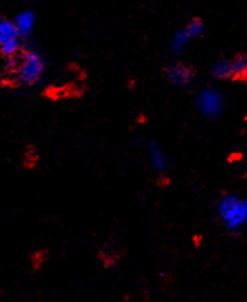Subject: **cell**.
I'll use <instances>...</instances> for the list:
<instances>
[{
    "label": "cell",
    "instance_id": "obj_1",
    "mask_svg": "<svg viewBox=\"0 0 247 302\" xmlns=\"http://www.w3.org/2000/svg\"><path fill=\"white\" fill-rule=\"evenodd\" d=\"M217 215L229 231H238L247 224V199L237 195L224 196L217 204Z\"/></svg>",
    "mask_w": 247,
    "mask_h": 302
},
{
    "label": "cell",
    "instance_id": "obj_2",
    "mask_svg": "<svg viewBox=\"0 0 247 302\" xmlns=\"http://www.w3.org/2000/svg\"><path fill=\"white\" fill-rule=\"evenodd\" d=\"M223 96L215 88H206L197 97V107L207 118H216L223 110Z\"/></svg>",
    "mask_w": 247,
    "mask_h": 302
},
{
    "label": "cell",
    "instance_id": "obj_3",
    "mask_svg": "<svg viewBox=\"0 0 247 302\" xmlns=\"http://www.w3.org/2000/svg\"><path fill=\"white\" fill-rule=\"evenodd\" d=\"M43 60L35 53H27L19 68V78L24 83H34L43 74Z\"/></svg>",
    "mask_w": 247,
    "mask_h": 302
},
{
    "label": "cell",
    "instance_id": "obj_4",
    "mask_svg": "<svg viewBox=\"0 0 247 302\" xmlns=\"http://www.w3.org/2000/svg\"><path fill=\"white\" fill-rule=\"evenodd\" d=\"M148 157L152 168L157 172H165L169 167L168 156L157 143H151L148 146Z\"/></svg>",
    "mask_w": 247,
    "mask_h": 302
},
{
    "label": "cell",
    "instance_id": "obj_5",
    "mask_svg": "<svg viewBox=\"0 0 247 302\" xmlns=\"http://www.w3.org/2000/svg\"><path fill=\"white\" fill-rule=\"evenodd\" d=\"M167 77L169 82H172L173 84L185 85L190 83L191 78H192V73H191V71L187 66L182 64H174L168 68Z\"/></svg>",
    "mask_w": 247,
    "mask_h": 302
},
{
    "label": "cell",
    "instance_id": "obj_6",
    "mask_svg": "<svg viewBox=\"0 0 247 302\" xmlns=\"http://www.w3.org/2000/svg\"><path fill=\"white\" fill-rule=\"evenodd\" d=\"M19 33L15 24L9 20H0V45L7 41L18 39Z\"/></svg>",
    "mask_w": 247,
    "mask_h": 302
},
{
    "label": "cell",
    "instance_id": "obj_7",
    "mask_svg": "<svg viewBox=\"0 0 247 302\" xmlns=\"http://www.w3.org/2000/svg\"><path fill=\"white\" fill-rule=\"evenodd\" d=\"M15 27L19 34H28L34 26V15L30 12L20 13L15 19Z\"/></svg>",
    "mask_w": 247,
    "mask_h": 302
},
{
    "label": "cell",
    "instance_id": "obj_8",
    "mask_svg": "<svg viewBox=\"0 0 247 302\" xmlns=\"http://www.w3.org/2000/svg\"><path fill=\"white\" fill-rule=\"evenodd\" d=\"M191 38L192 37H191L190 33L187 32V29H186V28L185 29L179 30V32L174 35L173 39H172V41H171L172 51L176 52V53H179L181 51H183V49H185V47L187 45L188 41H190Z\"/></svg>",
    "mask_w": 247,
    "mask_h": 302
},
{
    "label": "cell",
    "instance_id": "obj_9",
    "mask_svg": "<svg viewBox=\"0 0 247 302\" xmlns=\"http://www.w3.org/2000/svg\"><path fill=\"white\" fill-rule=\"evenodd\" d=\"M232 74L231 72V63L226 62V60H222L218 62L217 64L213 68V76L217 77V78H227Z\"/></svg>",
    "mask_w": 247,
    "mask_h": 302
},
{
    "label": "cell",
    "instance_id": "obj_10",
    "mask_svg": "<svg viewBox=\"0 0 247 302\" xmlns=\"http://www.w3.org/2000/svg\"><path fill=\"white\" fill-rule=\"evenodd\" d=\"M231 72L235 76H245L247 74V58L238 57L231 63Z\"/></svg>",
    "mask_w": 247,
    "mask_h": 302
},
{
    "label": "cell",
    "instance_id": "obj_11",
    "mask_svg": "<svg viewBox=\"0 0 247 302\" xmlns=\"http://www.w3.org/2000/svg\"><path fill=\"white\" fill-rule=\"evenodd\" d=\"M19 49V40L14 39L10 41H7V43L2 44L0 45V51L4 55H8V57H12V55L15 54Z\"/></svg>",
    "mask_w": 247,
    "mask_h": 302
},
{
    "label": "cell",
    "instance_id": "obj_12",
    "mask_svg": "<svg viewBox=\"0 0 247 302\" xmlns=\"http://www.w3.org/2000/svg\"><path fill=\"white\" fill-rule=\"evenodd\" d=\"M186 29H187V32L190 33L191 37L195 38L197 35L202 34V32H204V24H202L199 20H193L186 27Z\"/></svg>",
    "mask_w": 247,
    "mask_h": 302
}]
</instances>
